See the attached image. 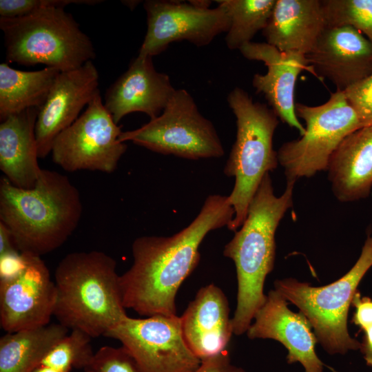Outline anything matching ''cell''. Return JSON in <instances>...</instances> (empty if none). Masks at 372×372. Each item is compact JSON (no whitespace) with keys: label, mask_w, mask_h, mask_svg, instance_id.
Wrapping results in <instances>:
<instances>
[{"label":"cell","mask_w":372,"mask_h":372,"mask_svg":"<svg viewBox=\"0 0 372 372\" xmlns=\"http://www.w3.org/2000/svg\"><path fill=\"white\" fill-rule=\"evenodd\" d=\"M343 94L362 127L372 126V74L346 89Z\"/></svg>","instance_id":"f546056e"},{"label":"cell","mask_w":372,"mask_h":372,"mask_svg":"<svg viewBox=\"0 0 372 372\" xmlns=\"http://www.w3.org/2000/svg\"><path fill=\"white\" fill-rule=\"evenodd\" d=\"M326 27L321 1L276 0L262 32L278 50L306 56Z\"/></svg>","instance_id":"ffe728a7"},{"label":"cell","mask_w":372,"mask_h":372,"mask_svg":"<svg viewBox=\"0 0 372 372\" xmlns=\"http://www.w3.org/2000/svg\"><path fill=\"white\" fill-rule=\"evenodd\" d=\"M26 255L22 272L0 281V324L7 333L47 325L54 316V281L41 256Z\"/></svg>","instance_id":"4fadbf2b"},{"label":"cell","mask_w":372,"mask_h":372,"mask_svg":"<svg viewBox=\"0 0 372 372\" xmlns=\"http://www.w3.org/2000/svg\"><path fill=\"white\" fill-rule=\"evenodd\" d=\"M121 142L183 158H220L225 152L211 122L185 90H176L162 113L141 127L122 132Z\"/></svg>","instance_id":"9c48e42d"},{"label":"cell","mask_w":372,"mask_h":372,"mask_svg":"<svg viewBox=\"0 0 372 372\" xmlns=\"http://www.w3.org/2000/svg\"><path fill=\"white\" fill-rule=\"evenodd\" d=\"M39 110L28 109L0 124V169L12 185L23 189L34 187L42 171L35 136Z\"/></svg>","instance_id":"7402d4cb"},{"label":"cell","mask_w":372,"mask_h":372,"mask_svg":"<svg viewBox=\"0 0 372 372\" xmlns=\"http://www.w3.org/2000/svg\"><path fill=\"white\" fill-rule=\"evenodd\" d=\"M227 102L237 126L236 141L224 168L226 176L235 178L228 196L234 216L227 228L236 231L245 220L264 176L279 164L278 153L273 147L278 117L271 108L254 102L246 91L238 87L229 92Z\"/></svg>","instance_id":"5b68a950"},{"label":"cell","mask_w":372,"mask_h":372,"mask_svg":"<svg viewBox=\"0 0 372 372\" xmlns=\"http://www.w3.org/2000/svg\"><path fill=\"white\" fill-rule=\"evenodd\" d=\"M45 67L37 71H22L6 63L0 64V120L30 108L41 109L60 74Z\"/></svg>","instance_id":"603a6c76"},{"label":"cell","mask_w":372,"mask_h":372,"mask_svg":"<svg viewBox=\"0 0 372 372\" xmlns=\"http://www.w3.org/2000/svg\"><path fill=\"white\" fill-rule=\"evenodd\" d=\"M85 372H94V371H90V370H86V371H85Z\"/></svg>","instance_id":"74e56055"},{"label":"cell","mask_w":372,"mask_h":372,"mask_svg":"<svg viewBox=\"0 0 372 372\" xmlns=\"http://www.w3.org/2000/svg\"><path fill=\"white\" fill-rule=\"evenodd\" d=\"M288 301L276 289L271 290L256 312L247 333L250 339H273L287 349V362H300L305 372H322L325 366L316 353L318 339L302 313H294Z\"/></svg>","instance_id":"2e32d148"},{"label":"cell","mask_w":372,"mask_h":372,"mask_svg":"<svg viewBox=\"0 0 372 372\" xmlns=\"http://www.w3.org/2000/svg\"><path fill=\"white\" fill-rule=\"evenodd\" d=\"M147 32L138 55L153 57L176 41H187L197 47L209 44L227 32L230 20L225 8H204L189 1L147 0Z\"/></svg>","instance_id":"7c38bea8"},{"label":"cell","mask_w":372,"mask_h":372,"mask_svg":"<svg viewBox=\"0 0 372 372\" xmlns=\"http://www.w3.org/2000/svg\"><path fill=\"white\" fill-rule=\"evenodd\" d=\"M27 255L19 250L0 255V281L12 279L25 267Z\"/></svg>","instance_id":"4dcf8cb0"},{"label":"cell","mask_w":372,"mask_h":372,"mask_svg":"<svg viewBox=\"0 0 372 372\" xmlns=\"http://www.w3.org/2000/svg\"><path fill=\"white\" fill-rule=\"evenodd\" d=\"M123 2H124L123 3L127 5L130 8H132V5H133L134 7H136V6L138 3H136V2H138L136 1H125Z\"/></svg>","instance_id":"8d00e7d4"},{"label":"cell","mask_w":372,"mask_h":372,"mask_svg":"<svg viewBox=\"0 0 372 372\" xmlns=\"http://www.w3.org/2000/svg\"><path fill=\"white\" fill-rule=\"evenodd\" d=\"M0 28L9 63L43 64L65 72L96 56L92 41L64 8H46L20 17H0Z\"/></svg>","instance_id":"8992f818"},{"label":"cell","mask_w":372,"mask_h":372,"mask_svg":"<svg viewBox=\"0 0 372 372\" xmlns=\"http://www.w3.org/2000/svg\"><path fill=\"white\" fill-rule=\"evenodd\" d=\"M230 25L225 41L230 50H240L263 30L271 16L276 0H220Z\"/></svg>","instance_id":"d4e9b609"},{"label":"cell","mask_w":372,"mask_h":372,"mask_svg":"<svg viewBox=\"0 0 372 372\" xmlns=\"http://www.w3.org/2000/svg\"><path fill=\"white\" fill-rule=\"evenodd\" d=\"M318 76L343 92L372 74V43L350 26L326 27L305 56Z\"/></svg>","instance_id":"9a60e30c"},{"label":"cell","mask_w":372,"mask_h":372,"mask_svg":"<svg viewBox=\"0 0 372 372\" xmlns=\"http://www.w3.org/2000/svg\"><path fill=\"white\" fill-rule=\"evenodd\" d=\"M105 336L121 342L143 372H194L201 363L187 345L177 315L127 316Z\"/></svg>","instance_id":"8fae6325"},{"label":"cell","mask_w":372,"mask_h":372,"mask_svg":"<svg viewBox=\"0 0 372 372\" xmlns=\"http://www.w3.org/2000/svg\"><path fill=\"white\" fill-rule=\"evenodd\" d=\"M194 372H246L242 368L231 364L226 351L222 353L201 360L200 365Z\"/></svg>","instance_id":"d6a6232c"},{"label":"cell","mask_w":372,"mask_h":372,"mask_svg":"<svg viewBox=\"0 0 372 372\" xmlns=\"http://www.w3.org/2000/svg\"><path fill=\"white\" fill-rule=\"evenodd\" d=\"M180 318L185 342L198 359L225 351L233 330L228 300L218 287H201Z\"/></svg>","instance_id":"d6986e66"},{"label":"cell","mask_w":372,"mask_h":372,"mask_svg":"<svg viewBox=\"0 0 372 372\" xmlns=\"http://www.w3.org/2000/svg\"><path fill=\"white\" fill-rule=\"evenodd\" d=\"M82 212L79 191L56 171L42 169L31 189L14 186L4 176L0 180V222L21 253L41 256L60 247Z\"/></svg>","instance_id":"7a4b0ae2"},{"label":"cell","mask_w":372,"mask_h":372,"mask_svg":"<svg viewBox=\"0 0 372 372\" xmlns=\"http://www.w3.org/2000/svg\"><path fill=\"white\" fill-rule=\"evenodd\" d=\"M364 335L360 349L368 366L372 367V325L364 330Z\"/></svg>","instance_id":"e575fe53"},{"label":"cell","mask_w":372,"mask_h":372,"mask_svg":"<svg viewBox=\"0 0 372 372\" xmlns=\"http://www.w3.org/2000/svg\"><path fill=\"white\" fill-rule=\"evenodd\" d=\"M327 171L339 202L366 198L372 189V126L347 136L331 155Z\"/></svg>","instance_id":"44dd1931"},{"label":"cell","mask_w":372,"mask_h":372,"mask_svg":"<svg viewBox=\"0 0 372 372\" xmlns=\"http://www.w3.org/2000/svg\"><path fill=\"white\" fill-rule=\"evenodd\" d=\"M321 1L327 27H352L372 43V0Z\"/></svg>","instance_id":"4316f807"},{"label":"cell","mask_w":372,"mask_h":372,"mask_svg":"<svg viewBox=\"0 0 372 372\" xmlns=\"http://www.w3.org/2000/svg\"><path fill=\"white\" fill-rule=\"evenodd\" d=\"M91 338L83 331H70L54 346L39 364L63 372H71L72 369H86L94 354Z\"/></svg>","instance_id":"484cf974"},{"label":"cell","mask_w":372,"mask_h":372,"mask_svg":"<svg viewBox=\"0 0 372 372\" xmlns=\"http://www.w3.org/2000/svg\"><path fill=\"white\" fill-rule=\"evenodd\" d=\"M32 372H63L56 369L39 364L38 365ZM72 372V371H71Z\"/></svg>","instance_id":"d590c367"},{"label":"cell","mask_w":372,"mask_h":372,"mask_svg":"<svg viewBox=\"0 0 372 372\" xmlns=\"http://www.w3.org/2000/svg\"><path fill=\"white\" fill-rule=\"evenodd\" d=\"M234 216L228 196L209 195L197 216L179 232L135 239L132 265L119 276L125 308L145 317L176 316L177 292L200 261V245L209 231L227 227Z\"/></svg>","instance_id":"6da1fadb"},{"label":"cell","mask_w":372,"mask_h":372,"mask_svg":"<svg viewBox=\"0 0 372 372\" xmlns=\"http://www.w3.org/2000/svg\"><path fill=\"white\" fill-rule=\"evenodd\" d=\"M69 331L54 323L7 333L0 339V372H32Z\"/></svg>","instance_id":"cb8c5ba5"},{"label":"cell","mask_w":372,"mask_h":372,"mask_svg":"<svg viewBox=\"0 0 372 372\" xmlns=\"http://www.w3.org/2000/svg\"><path fill=\"white\" fill-rule=\"evenodd\" d=\"M101 0H0V16L15 18L46 8H64L70 4L96 5Z\"/></svg>","instance_id":"f1b7e54d"},{"label":"cell","mask_w":372,"mask_h":372,"mask_svg":"<svg viewBox=\"0 0 372 372\" xmlns=\"http://www.w3.org/2000/svg\"><path fill=\"white\" fill-rule=\"evenodd\" d=\"M116 260L101 251L66 255L54 273V316L70 331L105 336L127 316Z\"/></svg>","instance_id":"277c9868"},{"label":"cell","mask_w":372,"mask_h":372,"mask_svg":"<svg viewBox=\"0 0 372 372\" xmlns=\"http://www.w3.org/2000/svg\"><path fill=\"white\" fill-rule=\"evenodd\" d=\"M351 304L355 308L351 322L360 327L362 331L371 326L372 299L366 296L362 297L357 291L353 298Z\"/></svg>","instance_id":"1f68e13d"},{"label":"cell","mask_w":372,"mask_h":372,"mask_svg":"<svg viewBox=\"0 0 372 372\" xmlns=\"http://www.w3.org/2000/svg\"><path fill=\"white\" fill-rule=\"evenodd\" d=\"M371 267L372 234H369L358 260L340 279L319 287L291 278L277 280L275 289L306 316L327 353L344 354L361 347V342L349 333L347 317L358 286Z\"/></svg>","instance_id":"52a82bcc"},{"label":"cell","mask_w":372,"mask_h":372,"mask_svg":"<svg viewBox=\"0 0 372 372\" xmlns=\"http://www.w3.org/2000/svg\"><path fill=\"white\" fill-rule=\"evenodd\" d=\"M295 110L298 118L305 122V132L298 139L284 143L277 153L287 181L296 182L327 171L331 155L342 140L362 126L340 91L320 105L296 103Z\"/></svg>","instance_id":"ba28073f"},{"label":"cell","mask_w":372,"mask_h":372,"mask_svg":"<svg viewBox=\"0 0 372 372\" xmlns=\"http://www.w3.org/2000/svg\"><path fill=\"white\" fill-rule=\"evenodd\" d=\"M249 60L262 61L267 68L265 74H256L252 85L257 93L264 94L280 120L296 129L300 136L305 128L296 114L294 90L297 78L311 68L304 55L283 52L267 43L249 42L239 50Z\"/></svg>","instance_id":"e0dca14e"},{"label":"cell","mask_w":372,"mask_h":372,"mask_svg":"<svg viewBox=\"0 0 372 372\" xmlns=\"http://www.w3.org/2000/svg\"><path fill=\"white\" fill-rule=\"evenodd\" d=\"M99 74L92 61L82 66L61 72L40 109L35 125L39 157L44 158L63 131L79 116L84 107L100 93Z\"/></svg>","instance_id":"5bb4252c"},{"label":"cell","mask_w":372,"mask_h":372,"mask_svg":"<svg viewBox=\"0 0 372 372\" xmlns=\"http://www.w3.org/2000/svg\"><path fill=\"white\" fill-rule=\"evenodd\" d=\"M18 250L8 229L0 222V255Z\"/></svg>","instance_id":"836d02e7"},{"label":"cell","mask_w":372,"mask_h":372,"mask_svg":"<svg viewBox=\"0 0 372 372\" xmlns=\"http://www.w3.org/2000/svg\"><path fill=\"white\" fill-rule=\"evenodd\" d=\"M175 90L169 76L156 70L152 57L138 55L108 88L104 105L116 124L135 112L152 119L162 113Z\"/></svg>","instance_id":"ac0fdd59"},{"label":"cell","mask_w":372,"mask_h":372,"mask_svg":"<svg viewBox=\"0 0 372 372\" xmlns=\"http://www.w3.org/2000/svg\"><path fill=\"white\" fill-rule=\"evenodd\" d=\"M295 181H287L276 196L269 173L264 176L249 207L245 220L225 245L223 255L236 266L237 305L231 318L233 333L247 332L256 312L266 301L264 284L273 270L276 257L275 234L280 222L293 206Z\"/></svg>","instance_id":"3957f363"},{"label":"cell","mask_w":372,"mask_h":372,"mask_svg":"<svg viewBox=\"0 0 372 372\" xmlns=\"http://www.w3.org/2000/svg\"><path fill=\"white\" fill-rule=\"evenodd\" d=\"M94 372H143L138 362L123 346H104L94 353L90 366L84 371Z\"/></svg>","instance_id":"83f0119b"},{"label":"cell","mask_w":372,"mask_h":372,"mask_svg":"<svg viewBox=\"0 0 372 372\" xmlns=\"http://www.w3.org/2000/svg\"><path fill=\"white\" fill-rule=\"evenodd\" d=\"M121 132L99 93L55 138L50 152L52 161L66 172L112 173L127 149V145L118 139Z\"/></svg>","instance_id":"30bf717a"}]
</instances>
